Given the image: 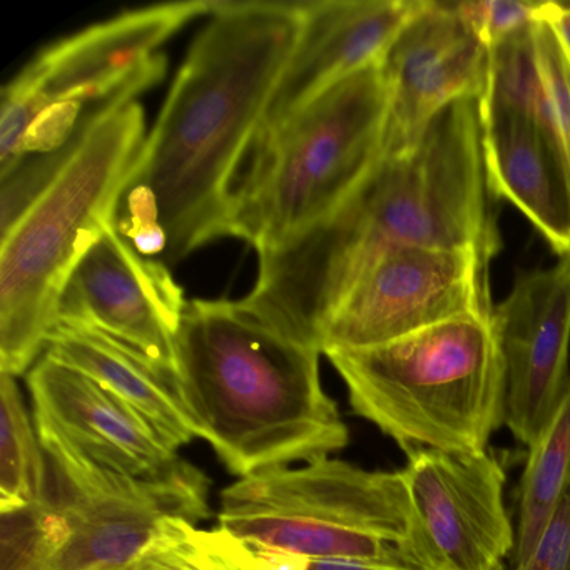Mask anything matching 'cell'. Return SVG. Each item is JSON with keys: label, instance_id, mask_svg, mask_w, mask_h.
Returning a JSON list of instances; mask_svg holds the SVG:
<instances>
[{"label": "cell", "instance_id": "cell-29", "mask_svg": "<svg viewBox=\"0 0 570 570\" xmlns=\"http://www.w3.org/2000/svg\"><path fill=\"white\" fill-rule=\"evenodd\" d=\"M562 262L566 263L567 266L570 268V253L567 256H563Z\"/></svg>", "mask_w": 570, "mask_h": 570}, {"label": "cell", "instance_id": "cell-19", "mask_svg": "<svg viewBox=\"0 0 570 570\" xmlns=\"http://www.w3.org/2000/svg\"><path fill=\"white\" fill-rule=\"evenodd\" d=\"M570 482V383L549 425L529 449L519 483V522L510 566H522Z\"/></svg>", "mask_w": 570, "mask_h": 570}, {"label": "cell", "instance_id": "cell-21", "mask_svg": "<svg viewBox=\"0 0 570 570\" xmlns=\"http://www.w3.org/2000/svg\"><path fill=\"white\" fill-rule=\"evenodd\" d=\"M128 570H262V562L252 547L226 530L168 519Z\"/></svg>", "mask_w": 570, "mask_h": 570}, {"label": "cell", "instance_id": "cell-5", "mask_svg": "<svg viewBox=\"0 0 570 570\" xmlns=\"http://www.w3.org/2000/svg\"><path fill=\"white\" fill-rule=\"evenodd\" d=\"M325 355L353 412L406 455L482 453L505 425V368L492 316H456L385 345Z\"/></svg>", "mask_w": 570, "mask_h": 570}, {"label": "cell", "instance_id": "cell-2", "mask_svg": "<svg viewBox=\"0 0 570 570\" xmlns=\"http://www.w3.org/2000/svg\"><path fill=\"white\" fill-rule=\"evenodd\" d=\"M480 99L450 102L419 141L380 159L328 218L282 248L259 253L253 298L318 342L356 283L399 248H500L482 151Z\"/></svg>", "mask_w": 570, "mask_h": 570}, {"label": "cell", "instance_id": "cell-4", "mask_svg": "<svg viewBox=\"0 0 570 570\" xmlns=\"http://www.w3.org/2000/svg\"><path fill=\"white\" fill-rule=\"evenodd\" d=\"M146 136L139 102H115L92 112L55 178L2 233V372L22 375L46 350L69 278L118 222Z\"/></svg>", "mask_w": 570, "mask_h": 570}, {"label": "cell", "instance_id": "cell-17", "mask_svg": "<svg viewBox=\"0 0 570 570\" xmlns=\"http://www.w3.org/2000/svg\"><path fill=\"white\" fill-rule=\"evenodd\" d=\"M479 102L490 193L515 206L563 258L570 253V168L559 135L529 112Z\"/></svg>", "mask_w": 570, "mask_h": 570}, {"label": "cell", "instance_id": "cell-9", "mask_svg": "<svg viewBox=\"0 0 570 570\" xmlns=\"http://www.w3.org/2000/svg\"><path fill=\"white\" fill-rule=\"evenodd\" d=\"M48 463V500L65 513L69 535L49 570H128L168 519L209 515V480L191 463L155 479L108 469L48 430H38Z\"/></svg>", "mask_w": 570, "mask_h": 570}, {"label": "cell", "instance_id": "cell-23", "mask_svg": "<svg viewBox=\"0 0 570 570\" xmlns=\"http://www.w3.org/2000/svg\"><path fill=\"white\" fill-rule=\"evenodd\" d=\"M540 6L542 2H522V0L453 2L456 14L460 16L470 35L487 51L537 22Z\"/></svg>", "mask_w": 570, "mask_h": 570}, {"label": "cell", "instance_id": "cell-8", "mask_svg": "<svg viewBox=\"0 0 570 570\" xmlns=\"http://www.w3.org/2000/svg\"><path fill=\"white\" fill-rule=\"evenodd\" d=\"M218 0L171 2L122 12L42 49L4 89L0 105V178L22 163L32 129L75 135L86 106L105 108L155 86L166 72L159 48Z\"/></svg>", "mask_w": 570, "mask_h": 570}, {"label": "cell", "instance_id": "cell-12", "mask_svg": "<svg viewBox=\"0 0 570 570\" xmlns=\"http://www.w3.org/2000/svg\"><path fill=\"white\" fill-rule=\"evenodd\" d=\"M186 303L165 263L139 255L115 225L72 273L52 325L98 330L176 375Z\"/></svg>", "mask_w": 570, "mask_h": 570}, {"label": "cell", "instance_id": "cell-20", "mask_svg": "<svg viewBox=\"0 0 570 570\" xmlns=\"http://www.w3.org/2000/svg\"><path fill=\"white\" fill-rule=\"evenodd\" d=\"M0 507L41 502L48 463L14 376L0 375Z\"/></svg>", "mask_w": 570, "mask_h": 570}, {"label": "cell", "instance_id": "cell-22", "mask_svg": "<svg viewBox=\"0 0 570 570\" xmlns=\"http://www.w3.org/2000/svg\"><path fill=\"white\" fill-rule=\"evenodd\" d=\"M69 522L48 500L0 510V570H49Z\"/></svg>", "mask_w": 570, "mask_h": 570}, {"label": "cell", "instance_id": "cell-1", "mask_svg": "<svg viewBox=\"0 0 570 570\" xmlns=\"http://www.w3.org/2000/svg\"><path fill=\"white\" fill-rule=\"evenodd\" d=\"M146 136L116 222L173 263L228 229L233 191L305 24V2L218 0ZM119 208V209H121Z\"/></svg>", "mask_w": 570, "mask_h": 570}, {"label": "cell", "instance_id": "cell-7", "mask_svg": "<svg viewBox=\"0 0 570 570\" xmlns=\"http://www.w3.org/2000/svg\"><path fill=\"white\" fill-rule=\"evenodd\" d=\"M218 519L249 547L409 566L400 552L410 522L400 470L373 472L328 456L265 470L223 490Z\"/></svg>", "mask_w": 570, "mask_h": 570}, {"label": "cell", "instance_id": "cell-27", "mask_svg": "<svg viewBox=\"0 0 570 570\" xmlns=\"http://www.w3.org/2000/svg\"><path fill=\"white\" fill-rule=\"evenodd\" d=\"M308 570H415L405 563L376 562L362 559H312Z\"/></svg>", "mask_w": 570, "mask_h": 570}, {"label": "cell", "instance_id": "cell-25", "mask_svg": "<svg viewBox=\"0 0 570 570\" xmlns=\"http://www.w3.org/2000/svg\"><path fill=\"white\" fill-rule=\"evenodd\" d=\"M515 570H570V482L529 559Z\"/></svg>", "mask_w": 570, "mask_h": 570}, {"label": "cell", "instance_id": "cell-6", "mask_svg": "<svg viewBox=\"0 0 570 570\" xmlns=\"http://www.w3.org/2000/svg\"><path fill=\"white\" fill-rule=\"evenodd\" d=\"M389 108L380 62L313 99L246 156L226 236L259 255L328 218L382 159Z\"/></svg>", "mask_w": 570, "mask_h": 570}, {"label": "cell", "instance_id": "cell-16", "mask_svg": "<svg viewBox=\"0 0 570 570\" xmlns=\"http://www.w3.org/2000/svg\"><path fill=\"white\" fill-rule=\"evenodd\" d=\"M36 429L125 475L155 479L179 463L148 420L111 390L51 356L28 373Z\"/></svg>", "mask_w": 570, "mask_h": 570}, {"label": "cell", "instance_id": "cell-18", "mask_svg": "<svg viewBox=\"0 0 570 570\" xmlns=\"http://www.w3.org/2000/svg\"><path fill=\"white\" fill-rule=\"evenodd\" d=\"M45 352L129 403L175 452L199 436L175 373L155 365L125 343L89 326L56 323Z\"/></svg>", "mask_w": 570, "mask_h": 570}, {"label": "cell", "instance_id": "cell-14", "mask_svg": "<svg viewBox=\"0 0 570 570\" xmlns=\"http://www.w3.org/2000/svg\"><path fill=\"white\" fill-rule=\"evenodd\" d=\"M380 69L390 96L385 159L409 151L450 102L482 98L489 51L470 35L453 2L429 0L393 39Z\"/></svg>", "mask_w": 570, "mask_h": 570}, {"label": "cell", "instance_id": "cell-10", "mask_svg": "<svg viewBox=\"0 0 570 570\" xmlns=\"http://www.w3.org/2000/svg\"><path fill=\"white\" fill-rule=\"evenodd\" d=\"M400 470L410 522L403 559L415 570H507L515 529L505 507L507 470L492 450H419Z\"/></svg>", "mask_w": 570, "mask_h": 570}, {"label": "cell", "instance_id": "cell-15", "mask_svg": "<svg viewBox=\"0 0 570 570\" xmlns=\"http://www.w3.org/2000/svg\"><path fill=\"white\" fill-rule=\"evenodd\" d=\"M426 2L429 0L305 2L302 38L273 92L249 151L265 145L326 89L380 62L393 39L425 9Z\"/></svg>", "mask_w": 570, "mask_h": 570}, {"label": "cell", "instance_id": "cell-26", "mask_svg": "<svg viewBox=\"0 0 570 570\" xmlns=\"http://www.w3.org/2000/svg\"><path fill=\"white\" fill-rule=\"evenodd\" d=\"M537 21H543L552 28L570 61V4L542 2Z\"/></svg>", "mask_w": 570, "mask_h": 570}, {"label": "cell", "instance_id": "cell-13", "mask_svg": "<svg viewBox=\"0 0 570 570\" xmlns=\"http://www.w3.org/2000/svg\"><path fill=\"white\" fill-rule=\"evenodd\" d=\"M492 322L505 368V425L530 449L570 383L569 266L520 276Z\"/></svg>", "mask_w": 570, "mask_h": 570}, {"label": "cell", "instance_id": "cell-28", "mask_svg": "<svg viewBox=\"0 0 570 570\" xmlns=\"http://www.w3.org/2000/svg\"><path fill=\"white\" fill-rule=\"evenodd\" d=\"M262 562V570H308L309 559L283 550L252 547Z\"/></svg>", "mask_w": 570, "mask_h": 570}, {"label": "cell", "instance_id": "cell-11", "mask_svg": "<svg viewBox=\"0 0 570 570\" xmlns=\"http://www.w3.org/2000/svg\"><path fill=\"white\" fill-rule=\"evenodd\" d=\"M489 265L473 248L386 253L323 330L322 352L385 345L456 316H492Z\"/></svg>", "mask_w": 570, "mask_h": 570}, {"label": "cell", "instance_id": "cell-3", "mask_svg": "<svg viewBox=\"0 0 570 570\" xmlns=\"http://www.w3.org/2000/svg\"><path fill=\"white\" fill-rule=\"evenodd\" d=\"M316 343L248 299H191L176 336L183 402L233 475L315 462L345 449L348 426L320 379Z\"/></svg>", "mask_w": 570, "mask_h": 570}, {"label": "cell", "instance_id": "cell-24", "mask_svg": "<svg viewBox=\"0 0 570 570\" xmlns=\"http://www.w3.org/2000/svg\"><path fill=\"white\" fill-rule=\"evenodd\" d=\"M533 36L537 61L549 95L553 122L570 168V61L549 24L537 21Z\"/></svg>", "mask_w": 570, "mask_h": 570}]
</instances>
